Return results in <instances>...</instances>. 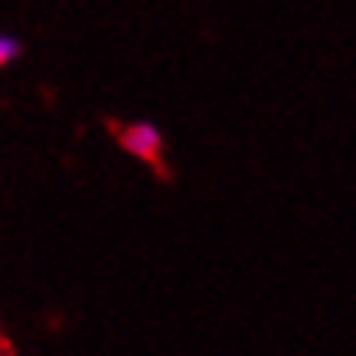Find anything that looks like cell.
Here are the masks:
<instances>
[{"label": "cell", "instance_id": "1", "mask_svg": "<svg viewBox=\"0 0 356 356\" xmlns=\"http://www.w3.org/2000/svg\"><path fill=\"white\" fill-rule=\"evenodd\" d=\"M121 145L124 152H131L135 159H149L156 163L159 152H163V135L152 121H135V124H124L121 128Z\"/></svg>", "mask_w": 356, "mask_h": 356}, {"label": "cell", "instance_id": "2", "mask_svg": "<svg viewBox=\"0 0 356 356\" xmlns=\"http://www.w3.org/2000/svg\"><path fill=\"white\" fill-rule=\"evenodd\" d=\"M17 52H21L17 38H10V35H0V66L14 63V59H17Z\"/></svg>", "mask_w": 356, "mask_h": 356}]
</instances>
